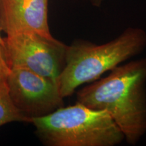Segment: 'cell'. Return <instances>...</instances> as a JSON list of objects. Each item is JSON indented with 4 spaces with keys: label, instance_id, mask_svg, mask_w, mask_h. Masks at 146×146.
I'll use <instances>...</instances> for the list:
<instances>
[{
    "label": "cell",
    "instance_id": "cell-10",
    "mask_svg": "<svg viewBox=\"0 0 146 146\" xmlns=\"http://www.w3.org/2000/svg\"><path fill=\"white\" fill-rule=\"evenodd\" d=\"M1 29H0V44H1L3 47V44H4V41H3V38L1 35Z\"/></svg>",
    "mask_w": 146,
    "mask_h": 146
},
{
    "label": "cell",
    "instance_id": "cell-2",
    "mask_svg": "<svg viewBox=\"0 0 146 146\" xmlns=\"http://www.w3.org/2000/svg\"><path fill=\"white\" fill-rule=\"evenodd\" d=\"M146 47V32L129 27L110 41L97 45L85 40H75L67 46L66 62L58 79L64 98L71 96L85 83L96 81Z\"/></svg>",
    "mask_w": 146,
    "mask_h": 146
},
{
    "label": "cell",
    "instance_id": "cell-9",
    "mask_svg": "<svg viewBox=\"0 0 146 146\" xmlns=\"http://www.w3.org/2000/svg\"><path fill=\"white\" fill-rule=\"evenodd\" d=\"M89 1H90L91 3L94 5V7L98 8V7L101 6V5L103 3V2L105 0H89Z\"/></svg>",
    "mask_w": 146,
    "mask_h": 146
},
{
    "label": "cell",
    "instance_id": "cell-3",
    "mask_svg": "<svg viewBox=\"0 0 146 146\" xmlns=\"http://www.w3.org/2000/svg\"><path fill=\"white\" fill-rule=\"evenodd\" d=\"M30 123L42 142L49 146H115L125 140L108 113L77 102L31 118Z\"/></svg>",
    "mask_w": 146,
    "mask_h": 146
},
{
    "label": "cell",
    "instance_id": "cell-6",
    "mask_svg": "<svg viewBox=\"0 0 146 146\" xmlns=\"http://www.w3.org/2000/svg\"><path fill=\"white\" fill-rule=\"evenodd\" d=\"M49 0H0V29L7 35L29 33L54 39L48 23Z\"/></svg>",
    "mask_w": 146,
    "mask_h": 146
},
{
    "label": "cell",
    "instance_id": "cell-4",
    "mask_svg": "<svg viewBox=\"0 0 146 146\" xmlns=\"http://www.w3.org/2000/svg\"><path fill=\"white\" fill-rule=\"evenodd\" d=\"M3 41L5 57L11 68L27 69L58 85L68 45L55 38L29 33L7 35Z\"/></svg>",
    "mask_w": 146,
    "mask_h": 146
},
{
    "label": "cell",
    "instance_id": "cell-1",
    "mask_svg": "<svg viewBox=\"0 0 146 146\" xmlns=\"http://www.w3.org/2000/svg\"><path fill=\"white\" fill-rule=\"evenodd\" d=\"M76 102L107 112L126 141L136 145L146 133V58L116 66L78 91Z\"/></svg>",
    "mask_w": 146,
    "mask_h": 146
},
{
    "label": "cell",
    "instance_id": "cell-7",
    "mask_svg": "<svg viewBox=\"0 0 146 146\" xmlns=\"http://www.w3.org/2000/svg\"><path fill=\"white\" fill-rule=\"evenodd\" d=\"M31 119L20 112L11 100L8 87L0 89V127L13 122L30 123Z\"/></svg>",
    "mask_w": 146,
    "mask_h": 146
},
{
    "label": "cell",
    "instance_id": "cell-5",
    "mask_svg": "<svg viewBox=\"0 0 146 146\" xmlns=\"http://www.w3.org/2000/svg\"><path fill=\"white\" fill-rule=\"evenodd\" d=\"M7 85L14 106L30 119L44 116L64 106L57 84L27 69L11 68Z\"/></svg>",
    "mask_w": 146,
    "mask_h": 146
},
{
    "label": "cell",
    "instance_id": "cell-8",
    "mask_svg": "<svg viewBox=\"0 0 146 146\" xmlns=\"http://www.w3.org/2000/svg\"><path fill=\"white\" fill-rule=\"evenodd\" d=\"M11 68L7 62L2 45L0 44V89L8 87V79Z\"/></svg>",
    "mask_w": 146,
    "mask_h": 146
}]
</instances>
